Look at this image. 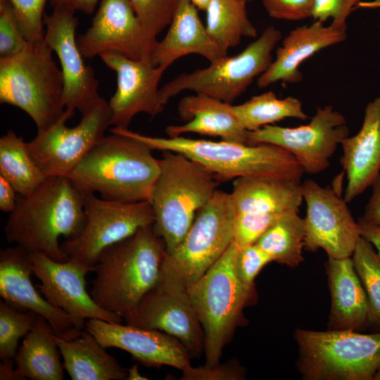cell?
Masks as SVG:
<instances>
[{
	"mask_svg": "<svg viewBox=\"0 0 380 380\" xmlns=\"http://www.w3.org/2000/svg\"><path fill=\"white\" fill-rule=\"evenodd\" d=\"M85 222L84 196L68 177H47L30 195L17 196L4 227L7 241L65 262L59 238L76 237Z\"/></svg>",
	"mask_w": 380,
	"mask_h": 380,
	"instance_id": "1",
	"label": "cell"
},
{
	"mask_svg": "<svg viewBox=\"0 0 380 380\" xmlns=\"http://www.w3.org/2000/svg\"><path fill=\"white\" fill-rule=\"evenodd\" d=\"M160 160L140 141L127 135L104 136L68 176L82 193L122 203L151 201Z\"/></svg>",
	"mask_w": 380,
	"mask_h": 380,
	"instance_id": "2",
	"label": "cell"
},
{
	"mask_svg": "<svg viewBox=\"0 0 380 380\" xmlns=\"http://www.w3.org/2000/svg\"><path fill=\"white\" fill-rule=\"evenodd\" d=\"M165 255V243L153 225L108 246L94 266L92 298L123 319L158 281Z\"/></svg>",
	"mask_w": 380,
	"mask_h": 380,
	"instance_id": "3",
	"label": "cell"
},
{
	"mask_svg": "<svg viewBox=\"0 0 380 380\" xmlns=\"http://www.w3.org/2000/svg\"><path fill=\"white\" fill-rule=\"evenodd\" d=\"M112 133L136 139L150 149L180 153L198 163L220 182L238 177H276L300 179L303 169L288 151L270 144H239L222 140L154 137L129 129L113 127Z\"/></svg>",
	"mask_w": 380,
	"mask_h": 380,
	"instance_id": "4",
	"label": "cell"
},
{
	"mask_svg": "<svg viewBox=\"0 0 380 380\" xmlns=\"http://www.w3.org/2000/svg\"><path fill=\"white\" fill-rule=\"evenodd\" d=\"M160 171L151 203L153 229L172 252L183 239L198 212L210 201L220 181L209 170L186 156L162 151Z\"/></svg>",
	"mask_w": 380,
	"mask_h": 380,
	"instance_id": "5",
	"label": "cell"
},
{
	"mask_svg": "<svg viewBox=\"0 0 380 380\" xmlns=\"http://www.w3.org/2000/svg\"><path fill=\"white\" fill-rule=\"evenodd\" d=\"M44 41L29 43L18 54L0 58V103L16 106L47 129L63 114L64 81L61 70Z\"/></svg>",
	"mask_w": 380,
	"mask_h": 380,
	"instance_id": "6",
	"label": "cell"
},
{
	"mask_svg": "<svg viewBox=\"0 0 380 380\" xmlns=\"http://www.w3.org/2000/svg\"><path fill=\"white\" fill-rule=\"evenodd\" d=\"M239 250L233 242L221 258L189 288L204 334L206 366L220 362L222 350L240 324L243 309L253 300L235 270Z\"/></svg>",
	"mask_w": 380,
	"mask_h": 380,
	"instance_id": "7",
	"label": "cell"
},
{
	"mask_svg": "<svg viewBox=\"0 0 380 380\" xmlns=\"http://www.w3.org/2000/svg\"><path fill=\"white\" fill-rule=\"evenodd\" d=\"M296 367L306 380H373L380 365V332L297 329Z\"/></svg>",
	"mask_w": 380,
	"mask_h": 380,
	"instance_id": "8",
	"label": "cell"
},
{
	"mask_svg": "<svg viewBox=\"0 0 380 380\" xmlns=\"http://www.w3.org/2000/svg\"><path fill=\"white\" fill-rule=\"evenodd\" d=\"M281 38V30L270 25L237 55L225 56L205 68L177 75L160 89L164 104L186 90L232 104L268 69L274 60L272 51Z\"/></svg>",
	"mask_w": 380,
	"mask_h": 380,
	"instance_id": "9",
	"label": "cell"
},
{
	"mask_svg": "<svg viewBox=\"0 0 380 380\" xmlns=\"http://www.w3.org/2000/svg\"><path fill=\"white\" fill-rule=\"evenodd\" d=\"M123 319L128 324L175 337L191 358L204 353L203 331L191 300L189 288L165 261L156 284Z\"/></svg>",
	"mask_w": 380,
	"mask_h": 380,
	"instance_id": "10",
	"label": "cell"
},
{
	"mask_svg": "<svg viewBox=\"0 0 380 380\" xmlns=\"http://www.w3.org/2000/svg\"><path fill=\"white\" fill-rule=\"evenodd\" d=\"M74 114L75 109L65 108L54 124L26 142L28 153L47 177H68L111 126L108 101L101 97L81 113L77 125L68 127L66 122Z\"/></svg>",
	"mask_w": 380,
	"mask_h": 380,
	"instance_id": "11",
	"label": "cell"
},
{
	"mask_svg": "<svg viewBox=\"0 0 380 380\" xmlns=\"http://www.w3.org/2000/svg\"><path fill=\"white\" fill-rule=\"evenodd\" d=\"M234 211L230 194L217 189L198 212L191 227L164 261L189 288L225 253L233 242Z\"/></svg>",
	"mask_w": 380,
	"mask_h": 380,
	"instance_id": "12",
	"label": "cell"
},
{
	"mask_svg": "<svg viewBox=\"0 0 380 380\" xmlns=\"http://www.w3.org/2000/svg\"><path fill=\"white\" fill-rule=\"evenodd\" d=\"M85 222L75 238L61 244L69 258L94 267L108 246L154 223V213L148 201L122 203L110 201L83 193Z\"/></svg>",
	"mask_w": 380,
	"mask_h": 380,
	"instance_id": "13",
	"label": "cell"
},
{
	"mask_svg": "<svg viewBox=\"0 0 380 380\" xmlns=\"http://www.w3.org/2000/svg\"><path fill=\"white\" fill-rule=\"evenodd\" d=\"M348 136L345 117L331 105L317 108L307 125L296 127L268 125L248 132L249 144H270L284 148L309 175L327 169L338 146Z\"/></svg>",
	"mask_w": 380,
	"mask_h": 380,
	"instance_id": "14",
	"label": "cell"
},
{
	"mask_svg": "<svg viewBox=\"0 0 380 380\" xmlns=\"http://www.w3.org/2000/svg\"><path fill=\"white\" fill-rule=\"evenodd\" d=\"M306 203L305 248L310 252L323 249L328 258L351 257L361 237L343 198L312 179L302 183Z\"/></svg>",
	"mask_w": 380,
	"mask_h": 380,
	"instance_id": "15",
	"label": "cell"
},
{
	"mask_svg": "<svg viewBox=\"0 0 380 380\" xmlns=\"http://www.w3.org/2000/svg\"><path fill=\"white\" fill-rule=\"evenodd\" d=\"M157 42L146 35L129 0H101L91 26L77 37L78 48L88 59L113 53L149 60Z\"/></svg>",
	"mask_w": 380,
	"mask_h": 380,
	"instance_id": "16",
	"label": "cell"
},
{
	"mask_svg": "<svg viewBox=\"0 0 380 380\" xmlns=\"http://www.w3.org/2000/svg\"><path fill=\"white\" fill-rule=\"evenodd\" d=\"M75 11L65 5H55L50 15H44L45 43L58 57L64 81L65 108L81 113L100 98L99 80L94 69L85 64L75 37L78 24Z\"/></svg>",
	"mask_w": 380,
	"mask_h": 380,
	"instance_id": "17",
	"label": "cell"
},
{
	"mask_svg": "<svg viewBox=\"0 0 380 380\" xmlns=\"http://www.w3.org/2000/svg\"><path fill=\"white\" fill-rule=\"evenodd\" d=\"M99 57L117 75V89L108 101L111 125L128 129L137 114L153 118L163 111L158 84L165 68L155 66L150 59L133 60L113 53Z\"/></svg>",
	"mask_w": 380,
	"mask_h": 380,
	"instance_id": "18",
	"label": "cell"
},
{
	"mask_svg": "<svg viewBox=\"0 0 380 380\" xmlns=\"http://www.w3.org/2000/svg\"><path fill=\"white\" fill-rule=\"evenodd\" d=\"M30 255L33 273L41 281L39 292L52 305L83 322L99 319L122 323L121 317L100 308L86 289L85 277L94 267L72 258L55 261L39 251Z\"/></svg>",
	"mask_w": 380,
	"mask_h": 380,
	"instance_id": "19",
	"label": "cell"
},
{
	"mask_svg": "<svg viewBox=\"0 0 380 380\" xmlns=\"http://www.w3.org/2000/svg\"><path fill=\"white\" fill-rule=\"evenodd\" d=\"M33 273L30 251L15 245L0 251V295L13 307L32 311L44 317L56 335L72 338L85 327L79 320L64 310L52 305L37 291L31 280Z\"/></svg>",
	"mask_w": 380,
	"mask_h": 380,
	"instance_id": "20",
	"label": "cell"
},
{
	"mask_svg": "<svg viewBox=\"0 0 380 380\" xmlns=\"http://www.w3.org/2000/svg\"><path fill=\"white\" fill-rule=\"evenodd\" d=\"M85 329L105 348L125 350L147 367L166 365L182 372L191 365V357L182 343L160 331L99 319L86 320Z\"/></svg>",
	"mask_w": 380,
	"mask_h": 380,
	"instance_id": "21",
	"label": "cell"
},
{
	"mask_svg": "<svg viewBox=\"0 0 380 380\" xmlns=\"http://www.w3.org/2000/svg\"><path fill=\"white\" fill-rule=\"evenodd\" d=\"M347 27L315 20L310 25L297 27L290 31L276 50V57L268 69L257 79L263 89L281 81L296 84L303 78L300 65L318 51L343 42L347 38Z\"/></svg>",
	"mask_w": 380,
	"mask_h": 380,
	"instance_id": "22",
	"label": "cell"
},
{
	"mask_svg": "<svg viewBox=\"0 0 380 380\" xmlns=\"http://www.w3.org/2000/svg\"><path fill=\"white\" fill-rule=\"evenodd\" d=\"M341 146L340 163L347 179L343 199L350 203L380 175V97L367 103L360 129Z\"/></svg>",
	"mask_w": 380,
	"mask_h": 380,
	"instance_id": "23",
	"label": "cell"
},
{
	"mask_svg": "<svg viewBox=\"0 0 380 380\" xmlns=\"http://www.w3.org/2000/svg\"><path fill=\"white\" fill-rule=\"evenodd\" d=\"M189 54L200 55L210 63L227 56L208 33L195 5L190 0H180L167 33L156 44L150 61L155 66L167 69Z\"/></svg>",
	"mask_w": 380,
	"mask_h": 380,
	"instance_id": "24",
	"label": "cell"
},
{
	"mask_svg": "<svg viewBox=\"0 0 380 380\" xmlns=\"http://www.w3.org/2000/svg\"><path fill=\"white\" fill-rule=\"evenodd\" d=\"M232 104L203 94L183 97L177 105L179 117L185 122L165 128L168 137L186 133L219 137L222 140L248 144V131L234 114Z\"/></svg>",
	"mask_w": 380,
	"mask_h": 380,
	"instance_id": "25",
	"label": "cell"
},
{
	"mask_svg": "<svg viewBox=\"0 0 380 380\" xmlns=\"http://www.w3.org/2000/svg\"><path fill=\"white\" fill-rule=\"evenodd\" d=\"M327 270L331 295L328 329H363L370 324L369 308L352 258H329Z\"/></svg>",
	"mask_w": 380,
	"mask_h": 380,
	"instance_id": "26",
	"label": "cell"
},
{
	"mask_svg": "<svg viewBox=\"0 0 380 380\" xmlns=\"http://www.w3.org/2000/svg\"><path fill=\"white\" fill-rule=\"evenodd\" d=\"M230 196L234 215L298 213L303 201L300 179L276 177L236 178Z\"/></svg>",
	"mask_w": 380,
	"mask_h": 380,
	"instance_id": "27",
	"label": "cell"
},
{
	"mask_svg": "<svg viewBox=\"0 0 380 380\" xmlns=\"http://www.w3.org/2000/svg\"><path fill=\"white\" fill-rule=\"evenodd\" d=\"M53 337L72 380L126 379L127 371L86 329L72 338Z\"/></svg>",
	"mask_w": 380,
	"mask_h": 380,
	"instance_id": "28",
	"label": "cell"
},
{
	"mask_svg": "<svg viewBox=\"0 0 380 380\" xmlns=\"http://www.w3.org/2000/svg\"><path fill=\"white\" fill-rule=\"evenodd\" d=\"M54 334L51 324L37 315L14 357L15 369L22 380L64 379V367L59 360Z\"/></svg>",
	"mask_w": 380,
	"mask_h": 380,
	"instance_id": "29",
	"label": "cell"
},
{
	"mask_svg": "<svg viewBox=\"0 0 380 380\" xmlns=\"http://www.w3.org/2000/svg\"><path fill=\"white\" fill-rule=\"evenodd\" d=\"M205 12L208 33L227 53L243 37L257 35V30L248 16L245 1L211 0Z\"/></svg>",
	"mask_w": 380,
	"mask_h": 380,
	"instance_id": "30",
	"label": "cell"
},
{
	"mask_svg": "<svg viewBox=\"0 0 380 380\" xmlns=\"http://www.w3.org/2000/svg\"><path fill=\"white\" fill-rule=\"evenodd\" d=\"M0 176L23 196L32 194L46 179L26 148V142L10 129L0 138Z\"/></svg>",
	"mask_w": 380,
	"mask_h": 380,
	"instance_id": "31",
	"label": "cell"
},
{
	"mask_svg": "<svg viewBox=\"0 0 380 380\" xmlns=\"http://www.w3.org/2000/svg\"><path fill=\"white\" fill-rule=\"evenodd\" d=\"M305 224L298 212L282 215L256 241L272 259L290 267H298L304 260Z\"/></svg>",
	"mask_w": 380,
	"mask_h": 380,
	"instance_id": "32",
	"label": "cell"
},
{
	"mask_svg": "<svg viewBox=\"0 0 380 380\" xmlns=\"http://www.w3.org/2000/svg\"><path fill=\"white\" fill-rule=\"evenodd\" d=\"M232 107L248 132L255 131L289 118L302 120L309 118L298 98L290 96L279 99L272 91L253 96L247 101Z\"/></svg>",
	"mask_w": 380,
	"mask_h": 380,
	"instance_id": "33",
	"label": "cell"
},
{
	"mask_svg": "<svg viewBox=\"0 0 380 380\" xmlns=\"http://www.w3.org/2000/svg\"><path fill=\"white\" fill-rule=\"evenodd\" d=\"M351 258L367 295L370 323L380 327V259L373 246L362 236Z\"/></svg>",
	"mask_w": 380,
	"mask_h": 380,
	"instance_id": "34",
	"label": "cell"
},
{
	"mask_svg": "<svg viewBox=\"0 0 380 380\" xmlns=\"http://www.w3.org/2000/svg\"><path fill=\"white\" fill-rule=\"evenodd\" d=\"M32 311L19 310L4 300L0 302V358L13 360L19 339L32 328L37 317Z\"/></svg>",
	"mask_w": 380,
	"mask_h": 380,
	"instance_id": "35",
	"label": "cell"
},
{
	"mask_svg": "<svg viewBox=\"0 0 380 380\" xmlns=\"http://www.w3.org/2000/svg\"><path fill=\"white\" fill-rule=\"evenodd\" d=\"M180 0H129L148 37L157 42V35L169 26Z\"/></svg>",
	"mask_w": 380,
	"mask_h": 380,
	"instance_id": "36",
	"label": "cell"
},
{
	"mask_svg": "<svg viewBox=\"0 0 380 380\" xmlns=\"http://www.w3.org/2000/svg\"><path fill=\"white\" fill-rule=\"evenodd\" d=\"M47 0H8L18 25L29 43L44 41V9Z\"/></svg>",
	"mask_w": 380,
	"mask_h": 380,
	"instance_id": "37",
	"label": "cell"
},
{
	"mask_svg": "<svg viewBox=\"0 0 380 380\" xmlns=\"http://www.w3.org/2000/svg\"><path fill=\"white\" fill-rule=\"evenodd\" d=\"M29 44L8 0H0V58L14 56Z\"/></svg>",
	"mask_w": 380,
	"mask_h": 380,
	"instance_id": "38",
	"label": "cell"
},
{
	"mask_svg": "<svg viewBox=\"0 0 380 380\" xmlns=\"http://www.w3.org/2000/svg\"><path fill=\"white\" fill-rule=\"evenodd\" d=\"M282 215L284 214L234 215L233 243L239 248L255 243L262 234Z\"/></svg>",
	"mask_w": 380,
	"mask_h": 380,
	"instance_id": "39",
	"label": "cell"
},
{
	"mask_svg": "<svg viewBox=\"0 0 380 380\" xmlns=\"http://www.w3.org/2000/svg\"><path fill=\"white\" fill-rule=\"evenodd\" d=\"M270 262L272 258L256 243L239 248L235 259L237 277L247 289L255 291V278Z\"/></svg>",
	"mask_w": 380,
	"mask_h": 380,
	"instance_id": "40",
	"label": "cell"
},
{
	"mask_svg": "<svg viewBox=\"0 0 380 380\" xmlns=\"http://www.w3.org/2000/svg\"><path fill=\"white\" fill-rule=\"evenodd\" d=\"M245 369L237 361L212 366L191 365L182 371V380H241L245 378Z\"/></svg>",
	"mask_w": 380,
	"mask_h": 380,
	"instance_id": "41",
	"label": "cell"
},
{
	"mask_svg": "<svg viewBox=\"0 0 380 380\" xmlns=\"http://www.w3.org/2000/svg\"><path fill=\"white\" fill-rule=\"evenodd\" d=\"M262 3L270 17L298 21L312 18L315 0H262Z\"/></svg>",
	"mask_w": 380,
	"mask_h": 380,
	"instance_id": "42",
	"label": "cell"
},
{
	"mask_svg": "<svg viewBox=\"0 0 380 380\" xmlns=\"http://www.w3.org/2000/svg\"><path fill=\"white\" fill-rule=\"evenodd\" d=\"M362 0H315L312 18L325 23L329 19L338 27H347L346 20Z\"/></svg>",
	"mask_w": 380,
	"mask_h": 380,
	"instance_id": "43",
	"label": "cell"
},
{
	"mask_svg": "<svg viewBox=\"0 0 380 380\" xmlns=\"http://www.w3.org/2000/svg\"><path fill=\"white\" fill-rule=\"evenodd\" d=\"M371 186L372 193L362 217L367 222L380 227V175Z\"/></svg>",
	"mask_w": 380,
	"mask_h": 380,
	"instance_id": "44",
	"label": "cell"
},
{
	"mask_svg": "<svg viewBox=\"0 0 380 380\" xmlns=\"http://www.w3.org/2000/svg\"><path fill=\"white\" fill-rule=\"evenodd\" d=\"M13 187L4 177L0 176V210L11 213L16 206L17 196Z\"/></svg>",
	"mask_w": 380,
	"mask_h": 380,
	"instance_id": "45",
	"label": "cell"
},
{
	"mask_svg": "<svg viewBox=\"0 0 380 380\" xmlns=\"http://www.w3.org/2000/svg\"><path fill=\"white\" fill-rule=\"evenodd\" d=\"M357 223L361 236L373 246L380 259V227L367 222L362 217Z\"/></svg>",
	"mask_w": 380,
	"mask_h": 380,
	"instance_id": "46",
	"label": "cell"
},
{
	"mask_svg": "<svg viewBox=\"0 0 380 380\" xmlns=\"http://www.w3.org/2000/svg\"><path fill=\"white\" fill-rule=\"evenodd\" d=\"M99 1L101 0H51V3L53 6L65 5L75 11H79L90 15L94 11Z\"/></svg>",
	"mask_w": 380,
	"mask_h": 380,
	"instance_id": "47",
	"label": "cell"
},
{
	"mask_svg": "<svg viewBox=\"0 0 380 380\" xmlns=\"http://www.w3.org/2000/svg\"><path fill=\"white\" fill-rule=\"evenodd\" d=\"M0 366V379L1 380H22V378L18 374L16 369L13 368L14 359L2 361Z\"/></svg>",
	"mask_w": 380,
	"mask_h": 380,
	"instance_id": "48",
	"label": "cell"
},
{
	"mask_svg": "<svg viewBox=\"0 0 380 380\" xmlns=\"http://www.w3.org/2000/svg\"><path fill=\"white\" fill-rule=\"evenodd\" d=\"M127 371V380L148 379V378H146L139 373V367L137 365L132 366Z\"/></svg>",
	"mask_w": 380,
	"mask_h": 380,
	"instance_id": "49",
	"label": "cell"
},
{
	"mask_svg": "<svg viewBox=\"0 0 380 380\" xmlns=\"http://www.w3.org/2000/svg\"><path fill=\"white\" fill-rule=\"evenodd\" d=\"M380 8V0H373L371 1H360L355 8Z\"/></svg>",
	"mask_w": 380,
	"mask_h": 380,
	"instance_id": "50",
	"label": "cell"
},
{
	"mask_svg": "<svg viewBox=\"0 0 380 380\" xmlns=\"http://www.w3.org/2000/svg\"><path fill=\"white\" fill-rule=\"evenodd\" d=\"M198 9L205 11L211 0H190Z\"/></svg>",
	"mask_w": 380,
	"mask_h": 380,
	"instance_id": "51",
	"label": "cell"
},
{
	"mask_svg": "<svg viewBox=\"0 0 380 380\" xmlns=\"http://www.w3.org/2000/svg\"><path fill=\"white\" fill-rule=\"evenodd\" d=\"M373 380H380V365L374 376Z\"/></svg>",
	"mask_w": 380,
	"mask_h": 380,
	"instance_id": "52",
	"label": "cell"
},
{
	"mask_svg": "<svg viewBox=\"0 0 380 380\" xmlns=\"http://www.w3.org/2000/svg\"><path fill=\"white\" fill-rule=\"evenodd\" d=\"M241 1H245V2L247 3V2H248V1H250V0H241Z\"/></svg>",
	"mask_w": 380,
	"mask_h": 380,
	"instance_id": "53",
	"label": "cell"
}]
</instances>
